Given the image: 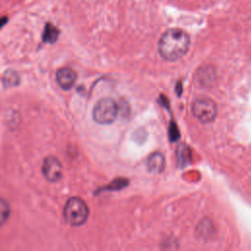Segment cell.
Listing matches in <instances>:
<instances>
[{
	"label": "cell",
	"instance_id": "8",
	"mask_svg": "<svg viewBox=\"0 0 251 251\" xmlns=\"http://www.w3.org/2000/svg\"><path fill=\"white\" fill-rule=\"evenodd\" d=\"M59 36V29L53 25L52 24L48 23L45 25L43 34H42V39L46 43H54Z\"/></svg>",
	"mask_w": 251,
	"mask_h": 251
},
{
	"label": "cell",
	"instance_id": "1",
	"mask_svg": "<svg viewBox=\"0 0 251 251\" xmlns=\"http://www.w3.org/2000/svg\"><path fill=\"white\" fill-rule=\"evenodd\" d=\"M190 46V37L181 28H169L159 38L158 52L160 56L170 62L182 58Z\"/></svg>",
	"mask_w": 251,
	"mask_h": 251
},
{
	"label": "cell",
	"instance_id": "2",
	"mask_svg": "<svg viewBox=\"0 0 251 251\" xmlns=\"http://www.w3.org/2000/svg\"><path fill=\"white\" fill-rule=\"evenodd\" d=\"M89 210L85 202L78 197L70 198L64 208L65 220L74 226L83 225L88 218Z\"/></svg>",
	"mask_w": 251,
	"mask_h": 251
},
{
	"label": "cell",
	"instance_id": "10",
	"mask_svg": "<svg viewBox=\"0 0 251 251\" xmlns=\"http://www.w3.org/2000/svg\"><path fill=\"white\" fill-rule=\"evenodd\" d=\"M3 80H4V84L5 85L11 86V85L17 84V82L19 80V77H18L16 73H14L12 71H8V72H6Z\"/></svg>",
	"mask_w": 251,
	"mask_h": 251
},
{
	"label": "cell",
	"instance_id": "9",
	"mask_svg": "<svg viewBox=\"0 0 251 251\" xmlns=\"http://www.w3.org/2000/svg\"><path fill=\"white\" fill-rule=\"evenodd\" d=\"M10 216V206L8 202L0 198V226L4 225Z\"/></svg>",
	"mask_w": 251,
	"mask_h": 251
},
{
	"label": "cell",
	"instance_id": "7",
	"mask_svg": "<svg viewBox=\"0 0 251 251\" xmlns=\"http://www.w3.org/2000/svg\"><path fill=\"white\" fill-rule=\"evenodd\" d=\"M147 168L152 173H161L165 168V158L161 153H154L147 160Z\"/></svg>",
	"mask_w": 251,
	"mask_h": 251
},
{
	"label": "cell",
	"instance_id": "5",
	"mask_svg": "<svg viewBox=\"0 0 251 251\" xmlns=\"http://www.w3.org/2000/svg\"><path fill=\"white\" fill-rule=\"evenodd\" d=\"M62 165L56 157L49 156L45 158L42 165V174L47 180L51 182L58 181L62 177Z\"/></svg>",
	"mask_w": 251,
	"mask_h": 251
},
{
	"label": "cell",
	"instance_id": "3",
	"mask_svg": "<svg viewBox=\"0 0 251 251\" xmlns=\"http://www.w3.org/2000/svg\"><path fill=\"white\" fill-rule=\"evenodd\" d=\"M119 114V106L112 98L99 100L93 108L92 116L96 123L101 125L112 124Z\"/></svg>",
	"mask_w": 251,
	"mask_h": 251
},
{
	"label": "cell",
	"instance_id": "11",
	"mask_svg": "<svg viewBox=\"0 0 251 251\" xmlns=\"http://www.w3.org/2000/svg\"><path fill=\"white\" fill-rule=\"evenodd\" d=\"M7 22H8V18H7V17H2V18H0V28H1L2 26H4Z\"/></svg>",
	"mask_w": 251,
	"mask_h": 251
},
{
	"label": "cell",
	"instance_id": "6",
	"mask_svg": "<svg viewBox=\"0 0 251 251\" xmlns=\"http://www.w3.org/2000/svg\"><path fill=\"white\" fill-rule=\"evenodd\" d=\"M76 80V74L70 68H62L56 73V81L63 89H70Z\"/></svg>",
	"mask_w": 251,
	"mask_h": 251
},
{
	"label": "cell",
	"instance_id": "4",
	"mask_svg": "<svg viewBox=\"0 0 251 251\" xmlns=\"http://www.w3.org/2000/svg\"><path fill=\"white\" fill-rule=\"evenodd\" d=\"M191 109L195 119L203 124L214 121L217 115V106L215 102L207 97H201L194 100Z\"/></svg>",
	"mask_w": 251,
	"mask_h": 251
}]
</instances>
